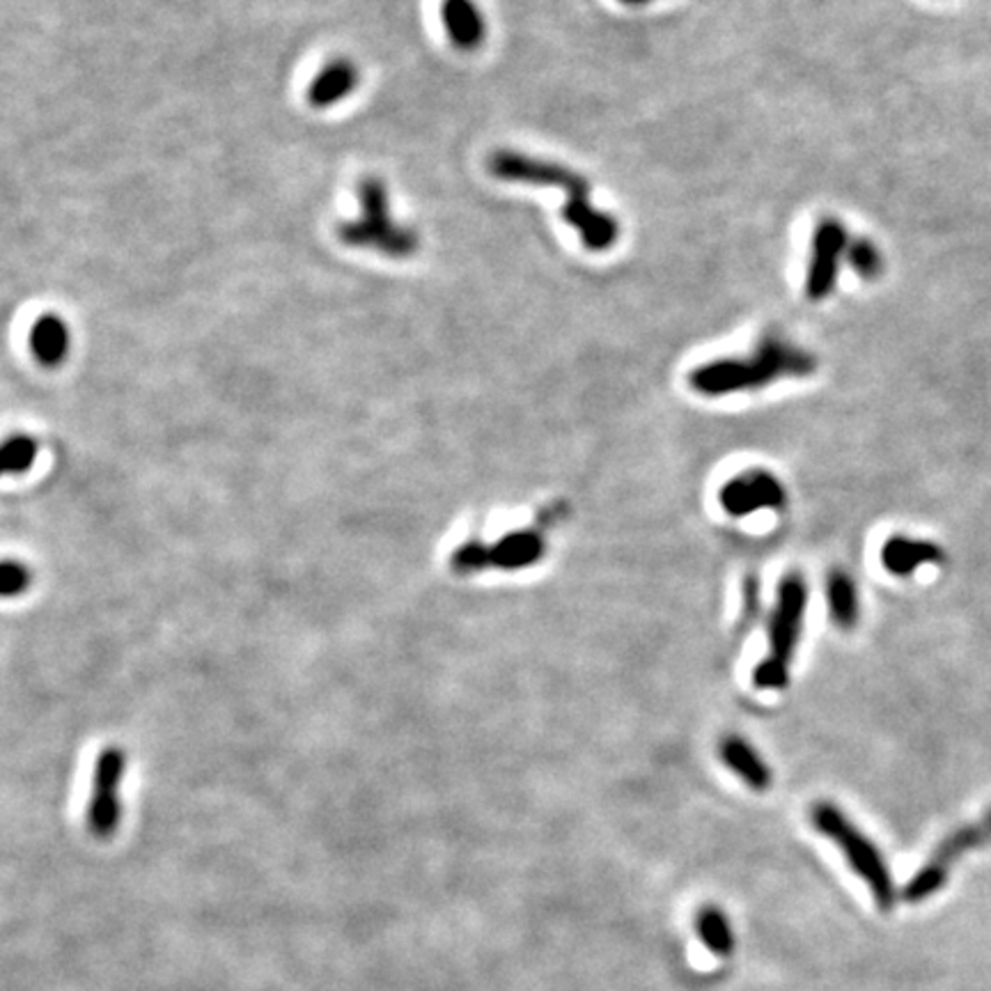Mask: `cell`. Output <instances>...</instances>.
I'll list each match as a JSON object with an SVG mask.
<instances>
[{"instance_id": "22", "label": "cell", "mask_w": 991, "mask_h": 991, "mask_svg": "<svg viewBox=\"0 0 991 991\" xmlns=\"http://www.w3.org/2000/svg\"><path fill=\"white\" fill-rule=\"evenodd\" d=\"M624 3H648V0H624Z\"/></svg>"}, {"instance_id": "12", "label": "cell", "mask_w": 991, "mask_h": 991, "mask_svg": "<svg viewBox=\"0 0 991 991\" xmlns=\"http://www.w3.org/2000/svg\"><path fill=\"white\" fill-rule=\"evenodd\" d=\"M721 758L749 788H753L755 792L769 790L773 775L747 739H741L737 734L725 737L721 741Z\"/></svg>"}, {"instance_id": "19", "label": "cell", "mask_w": 991, "mask_h": 991, "mask_svg": "<svg viewBox=\"0 0 991 991\" xmlns=\"http://www.w3.org/2000/svg\"><path fill=\"white\" fill-rule=\"evenodd\" d=\"M847 260L854 267V271L865 280H874L883 271V258L879 253V248L870 239H857L854 243H849Z\"/></svg>"}, {"instance_id": "3", "label": "cell", "mask_w": 991, "mask_h": 991, "mask_svg": "<svg viewBox=\"0 0 991 991\" xmlns=\"http://www.w3.org/2000/svg\"><path fill=\"white\" fill-rule=\"evenodd\" d=\"M808 609V585L801 574H788L778 585L775 607L769 618V654L753 670L758 689L781 691L790 684L792 659L801 639Z\"/></svg>"}, {"instance_id": "9", "label": "cell", "mask_w": 991, "mask_h": 991, "mask_svg": "<svg viewBox=\"0 0 991 991\" xmlns=\"http://www.w3.org/2000/svg\"><path fill=\"white\" fill-rule=\"evenodd\" d=\"M721 505L732 517H749L758 510H778L788 501L785 487L773 473L755 469L739 473L721 489Z\"/></svg>"}, {"instance_id": "8", "label": "cell", "mask_w": 991, "mask_h": 991, "mask_svg": "<svg viewBox=\"0 0 991 991\" xmlns=\"http://www.w3.org/2000/svg\"><path fill=\"white\" fill-rule=\"evenodd\" d=\"M124 773V755L120 749H103L92 778V794L88 808L90 831L99 838L116 833L120 822V781Z\"/></svg>"}, {"instance_id": "11", "label": "cell", "mask_w": 991, "mask_h": 991, "mask_svg": "<svg viewBox=\"0 0 991 991\" xmlns=\"http://www.w3.org/2000/svg\"><path fill=\"white\" fill-rule=\"evenodd\" d=\"M441 17L454 47L473 51L484 42V19L473 0H443Z\"/></svg>"}, {"instance_id": "16", "label": "cell", "mask_w": 991, "mask_h": 991, "mask_svg": "<svg viewBox=\"0 0 991 991\" xmlns=\"http://www.w3.org/2000/svg\"><path fill=\"white\" fill-rule=\"evenodd\" d=\"M695 932L700 941L714 952L717 958H728L734 950V934L728 923V915L719 907H702L695 913Z\"/></svg>"}, {"instance_id": "13", "label": "cell", "mask_w": 991, "mask_h": 991, "mask_svg": "<svg viewBox=\"0 0 991 991\" xmlns=\"http://www.w3.org/2000/svg\"><path fill=\"white\" fill-rule=\"evenodd\" d=\"M359 83V69L349 60H336L327 64L308 88V101L314 109H329V106L344 99Z\"/></svg>"}, {"instance_id": "5", "label": "cell", "mask_w": 991, "mask_h": 991, "mask_svg": "<svg viewBox=\"0 0 991 991\" xmlns=\"http://www.w3.org/2000/svg\"><path fill=\"white\" fill-rule=\"evenodd\" d=\"M989 842H991V810H987L978 822H971L958 831H952L939 844L930 861L911 877V881H907V887L902 889V900L909 904L925 902L930 895L939 893L945 887L954 861L971 852V849L984 847Z\"/></svg>"}, {"instance_id": "7", "label": "cell", "mask_w": 991, "mask_h": 991, "mask_svg": "<svg viewBox=\"0 0 991 991\" xmlns=\"http://www.w3.org/2000/svg\"><path fill=\"white\" fill-rule=\"evenodd\" d=\"M849 251L847 228L838 219H822L812 234L810 262L805 276V297L810 301L827 299L838 280L842 256Z\"/></svg>"}, {"instance_id": "18", "label": "cell", "mask_w": 991, "mask_h": 991, "mask_svg": "<svg viewBox=\"0 0 991 991\" xmlns=\"http://www.w3.org/2000/svg\"><path fill=\"white\" fill-rule=\"evenodd\" d=\"M38 454V443L28 434H12L3 443V471L8 476L12 473H26Z\"/></svg>"}, {"instance_id": "4", "label": "cell", "mask_w": 991, "mask_h": 991, "mask_svg": "<svg viewBox=\"0 0 991 991\" xmlns=\"http://www.w3.org/2000/svg\"><path fill=\"white\" fill-rule=\"evenodd\" d=\"M810 820L812 827H815L822 835L838 842V847L849 859V865H852L854 872L870 887L877 907L881 911H891L898 900V891L891 870L887 861H883L877 844L833 803L820 801L812 805Z\"/></svg>"}, {"instance_id": "15", "label": "cell", "mask_w": 991, "mask_h": 991, "mask_svg": "<svg viewBox=\"0 0 991 991\" xmlns=\"http://www.w3.org/2000/svg\"><path fill=\"white\" fill-rule=\"evenodd\" d=\"M829 609L840 629H854L859 622V592L857 583L847 572L833 570L827 579Z\"/></svg>"}, {"instance_id": "10", "label": "cell", "mask_w": 991, "mask_h": 991, "mask_svg": "<svg viewBox=\"0 0 991 991\" xmlns=\"http://www.w3.org/2000/svg\"><path fill=\"white\" fill-rule=\"evenodd\" d=\"M943 560V549L925 542V540H911V538H891L881 549V562L891 574L895 577H911L923 564H934Z\"/></svg>"}, {"instance_id": "20", "label": "cell", "mask_w": 991, "mask_h": 991, "mask_svg": "<svg viewBox=\"0 0 991 991\" xmlns=\"http://www.w3.org/2000/svg\"><path fill=\"white\" fill-rule=\"evenodd\" d=\"M377 251L391 258H409L418 251V234L411 228L391 226L377 243Z\"/></svg>"}, {"instance_id": "1", "label": "cell", "mask_w": 991, "mask_h": 991, "mask_svg": "<svg viewBox=\"0 0 991 991\" xmlns=\"http://www.w3.org/2000/svg\"><path fill=\"white\" fill-rule=\"evenodd\" d=\"M489 172L503 182H521L535 187H558L568 191L564 221L574 226L590 251H609L620 237V226L590 202V184L583 177L560 163L542 161L528 154L501 150L489 157Z\"/></svg>"}, {"instance_id": "21", "label": "cell", "mask_w": 991, "mask_h": 991, "mask_svg": "<svg viewBox=\"0 0 991 991\" xmlns=\"http://www.w3.org/2000/svg\"><path fill=\"white\" fill-rule=\"evenodd\" d=\"M30 583V572L26 570V564L14 562V560H6L3 564V574H0V585H3V594L6 597H14L26 592Z\"/></svg>"}, {"instance_id": "2", "label": "cell", "mask_w": 991, "mask_h": 991, "mask_svg": "<svg viewBox=\"0 0 991 991\" xmlns=\"http://www.w3.org/2000/svg\"><path fill=\"white\" fill-rule=\"evenodd\" d=\"M818 370V359L783 336L767 333L755 353L747 359H719L704 363L689 374L693 391L707 398H721L741 391H758L778 379L810 377Z\"/></svg>"}, {"instance_id": "6", "label": "cell", "mask_w": 991, "mask_h": 991, "mask_svg": "<svg viewBox=\"0 0 991 991\" xmlns=\"http://www.w3.org/2000/svg\"><path fill=\"white\" fill-rule=\"evenodd\" d=\"M547 551V542L540 530L523 528L508 533L499 542L482 544V542H469L459 547L452 553V570L454 572H480L484 568H499L505 572H517L523 568H530L542 560Z\"/></svg>"}, {"instance_id": "17", "label": "cell", "mask_w": 991, "mask_h": 991, "mask_svg": "<svg viewBox=\"0 0 991 991\" xmlns=\"http://www.w3.org/2000/svg\"><path fill=\"white\" fill-rule=\"evenodd\" d=\"M359 198L363 204V219L377 228H391V211H388V189L377 177H368L359 187Z\"/></svg>"}, {"instance_id": "14", "label": "cell", "mask_w": 991, "mask_h": 991, "mask_svg": "<svg viewBox=\"0 0 991 991\" xmlns=\"http://www.w3.org/2000/svg\"><path fill=\"white\" fill-rule=\"evenodd\" d=\"M30 349L32 357L44 368H56L64 361L69 351V331L67 324L56 314H44L32 324L30 331Z\"/></svg>"}]
</instances>
